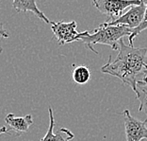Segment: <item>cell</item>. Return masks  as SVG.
<instances>
[{"mask_svg": "<svg viewBox=\"0 0 147 141\" xmlns=\"http://www.w3.org/2000/svg\"><path fill=\"white\" fill-rule=\"evenodd\" d=\"M2 51H3V50H2V48H1V46H0V54L2 53Z\"/></svg>", "mask_w": 147, "mask_h": 141, "instance_id": "9a60e30c", "label": "cell"}, {"mask_svg": "<svg viewBox=\"0 0 147 141\" xmlns=\"http://www.w3.org/2000/svg\"><path fill=\"white\" fill-rule=\"evenodd\" d=\"M101 72L117 77L123 84L128 85L136 94L137 84L147 80V49L126 46L120 41L118 55L101 67Z\"/></svg>", "mask_w": 147, "mask_h": 141, "instance_id": "6da1fadb", "label": "cell"}, {"mask_svg": "<svg viewBox=\"0 0 147 141\" xmlns=\"http://www.w3.org/2000/svg\"><path fill=\"white\" fill-rule=\"evenodd\" d=\"M131 33V29L123 26H109L105 22L95 29L93 33H90L88 31H82L79 41L84 44L87 48L98 54L97 50L94 49L95 45L99 44L109 46L113 50H118L120 41L123 40V37H129Z\"/></svg>", "mask_w": 147, "mask_h": 141, "instance_id": "7a4b0ae2", "label": "cell"}, {"mask_svg": "<svg viewBox=\"0 0 147 141\" xmlns=\"http://www.w3.org/2000/svg\"><path fill=\"white\" fill-rule=\"evenodd\" d=\"M146 6L144 1H142L141 4L131 6L126 12L123 13L121 17L116 19L115 21H106L109 26H123L128 29H137L141 25L142 19L144 17Z\"/></svg>", "mask_w": 147, "mask_h": 141, "instance_id": "5b68a950", "label": "cell"}, {"mask_svg": "<svg viewBox=\"0 0 147 141\" xmlns=\"http://www.w3.org/2000/svg\"><path fill=\"white\" fill-rule=\"evenodd\" d=\"M48 113H49V119H50V124L47 133L45 134V136L42 137L41 141H67L71 140L74 138V134L66 128H59L57 133H54V128H55V119H54V113L51 107L48 108Z\"/></svg>", "mask_w": 147, "mask_h": 141, "instance_id": "ba28073f", "label": "cell"}, {"mask_svg": "<svg viewBox=\"0 0 147 141\" xmlns=\"http://www.w3.org/2000/svg\"><path fill=\"white\" fill-rule=\"evenodd\" d=\"M2 38H9V33L4 28V24L0 22V40Z\"/></svg>", "mask_w": 147, "mask_h": 141, "instance_id": "4fadbf2b", "label": "cell"}, {"mask_svg": "<svg viewBox=\"0 0 147 141\" xmlns=\"http://www.w3.org/2000/svg\"><path fill=\"white\" fill-rule=\"evenodd\" d=\"M67 141H69V140H67Z\"/></svg>", "mask_w": 147, "mask_h": 141, "instance_id": "2e32d148", "label": "cell"}, {"mask_svg": "<svg viewBox=\"0 0 147 141\" xmlns=\"http://www.w3.org/2000/svg\"><path fill=\"white\" fill-rule=\"evenodd\" d=\"M76 21L66 23L64 21L51 22V29L54 33L56 40L58 41L59 46H64L66 44L79 41L81 37V32L76 31Z\"/></svg>", "mask_w": 147, "mask_h": 141, "instance_id": "277c9868", "label": "cell"}, {"mask_svg": "<svg viewBox=\"0 0 147 141\" xmlns=\"http://www.w3.org/2000/svg\"><path fill=\"white\" fill-rule=\"evenodd\" d=\"M142 1L139 0H132V1H125V0H93L92 5L98 11L109 16L110 20L109 22L115 21L116 19L121 17L123 12L131 6L141 4Z\"/></svg>", "mask_w": 147, "mask_h": 141, "instance_id": "3957f363", "label": "cell"}, {"mask_svg": "<svg viewBox=\"0 0 147 141\" xmlns=\"http://www.w3.org/2000/svg\"><path fill=\"white\" fill-rule=\"evenodd\" d=\"M136 98L140 100L139 112H144L147 120V80L137 84Z\"/></svg>", "mask_w": 147, "mask_h": 141, "instance_id": "8fae6325", "label": "cell"}, {"mask_svg": "<svg viewBox=\"0 0 147 141\" xmlns=\"http://www.w3.org/2000/svg\"><path fill=\"white\" fill-rule=\"evenodd\" d=\"M144 3H145V6H146V10H145V13H144V17H143V19H142V22L141 23V25H140L138 28L133 29L131 35L128 37V41H129L130 46H134V39L136 38V37L138 36L142 31H143L144 29H147V0L144 1Z\"/></svg>", "mask_w": 147, "mask_h": 141, "instance_id": "7c38bea8", "label": "cell"}, {"mask_svg": "<svg viewBox=\"0 0 147 141\" xmlns=\"http://www.w3.org/2000/svg\"><path fill=\"white\" fill-rule=\"evenodd\" d=\"M2 134H9V135H11V133H9V129L7 128L6 126L0 127V135H2Z\"/></svg>", "mask_w": 147, "mask_h": 141, "instance_id": "5bb4252c", "label": "cell"}, {"mask_svg": "<svg viewBox=\"0 0 147 141\" xmlns=\"http://www.w3.org/2000/svg\"><path fill=\"white\" fill-rule=\"evenodd\" d=\"M122 115L125 116V131L126 141H142L147 139V120H141L131 116L128 110L123 111Z\"/></svg>", "mask_w": 147, "mask_h": 141, "instance_id": "8992f818", "label": "cell"}, {"mask_svg": "<svg viewBox=\"0 0 147 141\" xmlns=\"http://www.w3.org/2000/svg\"><path fill=\"white\" fill-rule=\"evenodd\" d=\"M5 121L9 127V131L11 135L20 136L28 131L33 123V119L29 114L25 116H16L14 114L9 113L6 116Z\"/></svg>", "mask_w": 147, "mask_h": 141, "instance_id": "52a82bcc", "label": "cell"}, {"mask_svg": "<svg viewBox=\"0 0 147 141\" xmlns=\"http://www.w3.org/2000/svg\"><path fill=\"white\" fill-rule=\"evenodd\" d=\"M72 78L76 84H86L91 79V72L86 65L76 66L73 70Z\"/></svg>", "mask_w": 147, "mask_h": 141, "instance_id": "30bf717a", "label": "cell"}, {"mask_svg": "<svg viewBox=\"0 0 147 141\" xmlns=\"http://www.w3.org/2000/svg\"><path fill=\"white\" fill-rule=\"evenodd\" d=\"M12 7L17 12H31L38 18L42 19L46 24H51L50 20L46 17V15L42 11H40L37 7V3L35 0H14L12 2Z\"/></svg>", "mask_w": 147, "mask_h": 141, "instance_id": "9c48e42d", "label": "cell"}]
</instances>
